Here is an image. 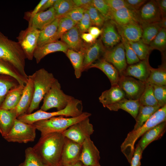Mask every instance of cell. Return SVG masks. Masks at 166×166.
Wrapping results in <instances>:
<instances>
[{
  "mask_svg": "<svg viewBox=\"0 0 166 166\" xmlns=\"http://www.w3.org/2000/svg\"><path fill=\"white\" fill-rule=\"evenodd\" d=\"M64 139L62 133H49L41 136L33 148L47 166H59Z\"/></svg>",
  "mask_w": 166,
  "mask_h": 166,
  "instance_id": "6da1fadb",
  "label": "cell"
},
{
  "mask_svg": "<svg viewBox=\"0 0 166 166\" xmlns=\"http://www.w3.org/2000/svg\"><path fill=\"white\" fill-rule=\"evenodd\" d=\"M166 121V105L152 115L140 127L129 132L121 146V151L130 163L135 150V144L140 136L158 124Z\"/></svg>",
  "mask_w": 166,
  "mask_h": 166,
  "instance_id": "7a4b0ae2",
  "label": "cell"
},
{
  "mask_svg": "<svg viewBox=\"0 0 166 166\" xmlns=\"http://www.w3.org/2000/svg\"><path fill=\"white\" fill-rule=\"evenodd\" d=\"M0 58L13 65L23 76L25 71V54L18 42L9 39L0 31Z\"/></svg>",
  "mask_w": 166,
  "mask_h": 166,
  "instance_id": "3957f363",
  "label": "cell"
},
{
  "mask_svg": "<svg viewBox=\"0 0 166 166\" xmlns=\"http://www.w3.org/2000/svg\"><path fill=\"white\" fill-rule=\"evenodd\" d=\"M90 113L83 112L80 115L74 117H55L42 120L33 124L37 130L41 133V136L53 132L62 133L69 127L91 116Z\"/></svg>",
  "mask_w": 166,
  "mask_h": 166,
  "instance_id": "277c9868",
  "label": "cell"
},
{
  "mask_svg": "<svg viewBox=\"0 0 166 166\" xmlns=\"http://www.w3.org/2000/svg\"><path fill=\"white\" fill-rule=\"evenodd\" d=\"M34 93L32 101L27 111L30 114L37 109L45 95L56 79L53 74L44 68L36 71L32 75Z\"/></svg>",
  "mask_w": 166,
  "mask_h": 166,
  "instance_id": "5b68a950",
  "label": "cell"
},
{
  "mask_svg": "<svg viewBox=\"0 0 166 166\" xmlns=\"http://www.w3.org/2000/svg\"><path fill=\"white\" fill-rule=\"evenodd\" d=\"M73 97L64 93L60 84L56 79L45 95L41 109L44 111L53 108H56L57 111L62 110L66 107Z\"/></svg>",
  "mask_w": 166,
  "mask_h": 166,
  "instance_id": "8992f818",
  "label": "cell"
},
{
  "mask_svg": "<svg viewBox=\"0 0 166 166\" xmlns=\"http://www.w3.org/2000/svg\"><path fill=\"white\" fill-rule=\"evenodd\" d=\"M36 130L33 124L25 123L17 118L10 131L3 137L9 142L26 143L34 141Z\"/></svg>",
  "mask_w": 166,
  "mask_h": 166,
  "instance_id": "52a82bcc",
  "label": "cell"
},
{
  "mask_svg": "<svg viewBox=\"0 0 166 166\" xmlns=\"http://www.w3.org/2000/svg\"><path fill=\"white\" fill-rule=\"evenodd\" d=\"M40 30L32 27H28L22 30L17 39L26 56V58L32 60L34 51L38 46Z\"/></svg>",
  "mask_w": 166,
  "mask_h": 166,
  "instance_id": "ba28073f",
  "label": "cell"
},
{
  "mask_svg": "<svg viewBox=\"0 0 166 166\" xmlns=\"http://www.w3.org/2000/svg\"><path fill=\"white\" fill-rule=\"evenodd\" d=\"M94 131L93 125L87 117L72 125L62 133L65 137L82 144Z\"/></svg>",
  "mask_w": 166,
  "mask_h": 166,
  "instance_id": "9c48e42d",
  "label": "cell"
},
{
  "mask_svg": "<svg viewBox=\"0 0 166 166\" xmlns=\"http://www.w3.org/2000/svg\"><path fill=\"white\" fill-rule=\"evenodd\" d=\"M136 13L139 23L142 27L149 24L160 22L163 18L156 0L147 2Z\"/></svg>",
  "mask_w": 166,
  "mask_h": 166,
  "instance_id": "30bf717a",
  "label": "cell"
},
{
  "mask_svg": "<svg viewBox=\"0 0 166 166\" xmlns=\"http://www.w3.org/2000/svg\"><path fill=\"white\" fill-rule=\"evenodd\" d=\"M145 83L133 77L122 75L118 84L124 92L126 98L139 100L144 89Z\"/></svg>",
  "mask_w": 166,
  "mask_h": 166,
  "instance_id": "8fae6325",
  "label": "cell"
},
{
  "mask_svg": "<svg viewBox=\"0 0 166 166\" xmlns=\"http://www.w3.org/2000/svg\"><path fill=\"white\" fill-rule=\"evenodd\" d=\"M102 55V58L113 65L118 70L120 76L122 75L127 67L124 48L122 43L105 50Z\"/></svg>",
  "mask_w": 166,
  "mask_h": 166,
  "instance_id": "7c38bea8",
  "label": "cell"
},
{
  "mask_svg": "<svg viewBox=\"0 0 166 166\" xmlns=\"http://www.w3.org/2000/svg\"><path fill=\"white\" fill-rule=\"evenodd\" d=\"M82 144L65 137L59 166L69 164L79 161Z\"/></svg>",
  "mask_w": 166,
  "mask_h": 166,
  "instance_id": "4fadbf2b",
  "label": "cell"
},
{
  "mask_svg": "<svg viewBox=\"0 0 166 166\" xmlns=\"http://www.w3.org/2000/svg\"><path fill=\"white\" fill-rule=\"evenodd\" d=\"M100 152L90 137L86 138L82 144L79 161L83 165L96 166L100 164Z\"/></svg>",
  "mask_w": 166,
  "mask_h": 166,
  "instance_id": "5bb4252c",
  "label": "cell"
},
{
  "mask_svg": "<svg viewBox=\"0 0 166 166\" xmlns=\"http://www.w3.org/2000/svg\"><path fill=\"white\" fill-rule=\"evenodd\" d=\"M148 58L127 66L122 75L132 77L146 82L149 76L150 70Z\"/></svg>",
  "mask_w": 166,
  "mask_h": 166,
  "instance_id": "9a60e30c",
  "label": "cell"
},
{
  "mask_svg": "<svg viewBox=\"0 0 166 166\" xmlns=\"http://www.w3.org/2000/svg\"><path fill=\"white\" fill-rule=\"evenodd\" d=\"M101 30V41L105 47L109 49L120 42L121 37L113 21L111 20L104 23Z\"/></svg>",
  "mask_w": 166,
  "mask_h": 166,
  "instance_id": "2e32d148",
  "label": "cell"
},
{
  "mask_svg": "<svg viewBox=\"0 0 166 166\" xmlns=\"http://www.w3.org/2000/svg\"><path fill=\"white\" fill-rule=\"evenodd\" d=\"M34 93L33 79L32 75H31L28 76V81L25 85L20 101L15 108L17 117L27 113L32 101Z\"/></svg>",
  "mask_w": 166,
  "mask_h": 166,
  "instance_id": "e0dca14e",
  "label": "cell"
},
{
  "mask_svg": "<svg viewBox=\"0 0 166 166\" xmlns=\"http://www.w3.org/2000/svg\"><path fill=\"white\" fill-rule=\"evenodd\" d=\"M117 30L121 38L128 41L135 42L141 39L143 30L140 24L133 23L120 25L114 22Z\"/></svg>",
  "mask_w": 166,
  "mask_h": 166,
  "instance_id": "ac0fdd59",
  "label": "cell"
},
{
  "mask_svg": "<svg viewBox=\"0 0 166 166\" xmlns=\"http://www.w3.org/2000/svg\"><path fill=\"white\" fill-rule=\"evenodd\" d=\"M68 48L67 45L61 41H57L37 46L34 54V57L37 63L47 55L56 52H62L66 53Z\"/></svg>",
  "mask_w": 166,
  "mask_h": 166,
  "instance_id": "d6986e66",
  "label": "cell"
},
{
  "mask_svg": "<svg viewBox=\"0 0 166 166\" xmlns=\"http://www.w3.org/2000/svg\"><path fill=\"white\" fill-rule=\"evenodd\" d=\"M166 131V122H162L151 128L142 136L137 144L143 151L152 141L160 139Z\"/></svg>",
  "mask_w": 166,
  "mask_h": 166,
  "instance_id": "ffe728a7",
  "label": "cell"
},
{
  "mask_svg": "<svg viewBox=\"0 0 166 166\" xmlns=\"http://www.w3.org/2000/svg\"><path fill=\"white\" fill-rule=\"evenodd\" d=\"M101 40L95 41L85 49L83 64V71L89 69L90 65L99 59L105 50Z\"/></svg>",
  "mask_w": 166,
  "mask_h": 166,
  "instance_id": "44dd1931",
  "label": "cell"
},
{
  "mask_svg": "<svg viewBox=\"0 0 166 166\" xmlns=\"http://www.w3.org/2000/svg\"><path fill=\"white\" fill-rule=\"evenodd\" d=\"M136 11L130 10L126 7L117 10H111V20L120 25L133 23L139 24Z\"/></svg>",
  "mask_w": 166,
  "mask_h": 166,
  "instance_id": "7402d4cb",
  "label": "cell"
},
{
  "mask_svg": "<svg viewBox=\"0 0 166 166\" xmlns=\"http://www.w3.org/2000/svg\"><path fill=\"white\" fill-rule=\"evenodd\" d=\"M95 68L102 71L108 77L111 86L118 84L120 77L117 69L112 64L104 59L99 58L92 63L89 68Z\"/></svg>",
  "mask_w": 166,
  "mask_h": 166,
  "instance_id": "603a6c76",
  "label": "cell"
},
{
  "mask_svg": "<svg viewBox=\"0 0 166 166\" xmlns=\"http://www.w3.org/2000/svg\"><path fill=\"white\" fill-rule=\"evenodd\" d=\"M125 98V93L118 84L103 92L99 98L100 102L104 107L113 104Z\"/></svg>",
  "mask_w": 166,
  "mask_h": 166,
  "instance_id": "cb8c5ba5",
  "label": "cell"
},
{
  "mask_svg": "<svg viewBox=\"0 0 166 166\" xmlns=\"http://www.w3.org/2000/svg\"><path fill=\"white\" fill-rule=\"evenodd\" d=\"M61 38L69 49L78 52L84 48L81 33L77 25L64 34Z\"/></svg>",
  "mask_w": 166,
  "mask_h": 166,
  "instance_id": "d4e9b609",
  "label": "cell"
},
{
  "mask_svg": "<svg viewBox=\"0 0 166 166\" xmlns=\"http://www.w3.org/2000/svg\"><path fill=\"white\" fill-rule=\"evenodd\" d=\"M56 18L55 10L53 6L46 11L40 12L36 14L28 27H32L41 30Z\"/></svg>",
  "mask_w": 166,
  "mask_h": 166,
  "instance_id": "484cf974",
  "label": "cell"
},
{
  "mask_svg": "<svg viewBox=\"0 0 166 166\" xmlns=\"http://www.w3.org/2000/svg\"><path fill=\"white\" fill-rule=\"evenodd\" d=\"M17 118L15 108L7 110L0 108V133L3 137L10 131Z\"/></svg>",
  "mask_w": 166,
  "mask_h": 166,
  "instance_id": "4316f807",
  "label": "cell"
},
{
  "mask_svg": "<svg viewBox=\"0 0 166 166\" xmlns=\"http://www.w3.org/2000/svg\"><path fill=\"white\" fill-rule=\"evenodd\" d=\"M140 105L139 100H131L125 98L106 108L110 111H117L119 109H123L135 119L138 113Z\"/></svg>",
  "mask_w": 166,
  "mask_h": 166,
  "instance_id": "83f0119b",
  "label": "cell"
},
{
  "mask_svg": "<svg viewBox=\"0 0 166 166\" xmlns=\"http://www.w3.org/2000/svg\"><path fill=\"white\" fill-rule=\"evenodd\" d=\"M25 85H19L11 89L6 95L0 108L7 110L15 108L20 101Z\"/></svg>",
  "mask_w": 166,
  "mask_h": 166,
  "instance_id": "f1b7e54d",
  "label": "cell"
},
{
  "mask_svg": "<svg viewBox=\"0 0 166 166\" xmlns=\"http://www.w3.org/2000/svg\"><path fill=\"white\" fill-rule=\"evenodd\" d=\"M86 49L84 48L78 52L68 49L65 54L73 65L75 76L77 79L80 77L83 72V64Z\"/></svg>",
  "mask_w": 166,
  "mask_h": 166,
  "instance_id": "f546056e",
  "label": "cell"
},
{
  "mask_svg": "<svg viewBox=\"0 0 166 166\" xmlns=\"http://www.w3.org/2000/svg\"><path fill=\"white\" fill-rule=\"evenodd\" d=\"M163 64L157 68L150 66V73L146 82L152 85H166V68L165 56Z\"/></svg>",
  "mask_w": 166,
  "mask_h": 166,
  "instance_id": "4dcf8cb0",
  "label": "cell"
},
{
  "mask_svg": "<svg viewBox=\"0 0 166 166\" xmlns=\"http://www.w3.org/2000/svg\"><path fill=\"white\" fill-rule=\"evenodd\" d=\"M0 75L10 76L15 78L20 85H25L28 78L21 74L11 64L0 58Z\"/></svg>",
  "mask_w": 166,
  "mask_h": 166,
  "instance_id": "1f68e13d",
  "label": "cell"
},
{
  "mask_svg": "<svg viewBox=\"0 0 166 166\" xmlns=\"http://www.w3.org/2000/svg\"><path fill=\"white\" fill-rule=\"evenodd\" d=\"M60 18H56L52 22L40 30L37 46L48 43L54 36L57 29Z\"/></svg>",
  "mask_w": 166,
  "mask_h": 166,
  "instance_id": "d6a6232c",
  "label": "cell"
},
{
  "mask_svg": "<svg viewBox=\"0 0 166 166\" xmlns=\"http://www.w3.org/2000/svg\"><path fill=\"white\" fill-rule=\"evenodd\" d=\"M160 108L159 105L147 106L140 105L135 119L136 123L133 130L141 126L154 113Z\"/></svg>",
  "mask_w": 166,
  "mask_h": 166,
  "instance_id": "836d02e7",
  "label": "cell"
},
{
  "mask_svg": "<svg viewBox=\"0 0 166 166\" xmlns=\"http://www.w3.org/2000/svg\"><path fill=\"white\" fill-rule=\"evenodd\" d=\"M19 85L14 78L9 76L0 75V107L8 92Z\"/></svg>",
  "mask_w": 166,
  "mask_h": 166,
  "instance_id": "e575fe53",
  "label": "cell"
},
{
  "mask_svg": "<svg viewBox=\"0 0 166 166\" xmlns=\"http://www.w3.org/2000/svg\"><path fill=\"white\" fill-rule=\"evenodd\" d=\"M142 27L143 31L141 39L148 45L162 28L160 22L147 24Z\"/></svg>",
  "mask_w": 166,
  "mask_h": 166,
  "instance_id": "d590c367",
  "label": "cell"
},
{
  "mask_svg": "<svg viewBox=\"0 0 166 166\" xmlns=\"http://www.w3.org/2000/svg\"><path fill=\"white\" fill-rule=\"evenodd\" d=\"M77 24L76 23L68 18L64 16L61 18L56 33L49 43L58 41L64 34Z\"/></svg>",
  "mask_w": 166,
  "mask_h": 166,
  "instance_id": "8d00e7d4",
  "label": "cell"
},
{
  "mask_svg": "<svg viewBox=\"0 0 166 166\" xmlns=\"http://www.w3.org/2000/svg\"><path fill=\"white\" fill-rule=\"evenodd\" d=\"M139 100L140 105H158L154 94L152 84L146 82L144 89Z\"/></svg>",
  "mask_w": 166,
  "mask_h": 166,
  "instance_id": "74e56055",
  "label": "cell"
},
{
  "mask_svg": "<svg viewBox=\"0 0 166 166\" xmlns=\"http://www.w3.org/2000/svg\"><path fill=\"white\" fill-rule=\"evenodd\" d=\"M25 160L18 166H47L42 161L33 147L27 148L25 151Z\"/></svg>",
  "mask_w": 166,
  "mask_h": 166,
  "instance_id": "f35d334b",
  "label": "cell"
},
{
  "mask_svg": "<svg viewBox=\"0 0 166 166\" xmlns=\"http://www.w3.org/2000/svg\"><path fill=\"white\" fill-rule=\"evenodd\" d=\"M53 7L55 10L56 18L63 17L75 7L72 0H56Z\"/></svg>",
  "mask_w": 166,
  "mask_h": 166,
  "instance_id": "ab89813d",
  "label": "cell"
},
{
  "mask_svg": "<svg viewBox=\"0 0 166 166\" xmlns=\"http://www.w3.org/2000/svg\"><path fill=\"white\" fill-rule=\"evenodd\" d=\"M148 45L151 51L156 49L163 53L166 48V29L162 28Z\"/></svg>",
  "mask_w": 166,
  "mask_h": 166,
  "instance_id": "60d3db41",
  "label": "cell"
},
{
  "mask_svg": "<svg viewBox=\"0 0 166 166\" xmlns=\"http://www.w3.org/2000/svg\"><path fill=\"white\" fill-rule=\"evenodd\" d=\"M128 42L140 60L148 58L151 51L148 45L144 43L141 39L135 42Z\"/></svg>",
  "mask_w": 166,
  "mask_h": 166,
  "instance_id": "b9f144b4",
  "label": "cell"
},
{
  "mask_svg": "<svg viewBox=\"0 0 166 166\" xmlns=\"http://www.w3.org/2000/svg\"><path fill=\"white\" fill-rule=\"evenodd\" d=\"M84 9L89 15L92 25L99 27H101L103 25L105 21L92 4L86 6Z\"/></svg>",
  "mask_w": 166,
  "mask_h": 166,
  "instance_id": "7bdbcfd3",
  "label": "cell"
},
{
  "mask_svg": "<svg viewBox=\"0 0 166 166\" xmlns=\"http://www.w3.org/2000/svg\"><path fill=\"white\" fill-rule=\"evenodd\" d=\"M92 5L99 12L105 21L111 19V9L105 0H92Z\"/></svg>",
  "mask_w": 166,
  "mask_h": 166,
  "instance_id": "ee69618b",
  "label": "cell"
},
{
  "mask_svg": "<svg viewBox=\"0 0 166 166\" xmlns=\"http://www.w3.org/2000/svg\"><path fill=\"white\" fill-rule=\"evenodd\" d=\"M121 41L124 46L127 63L131 65L139 62L140 60L128 42L123 38H121Z\"/></svg>",
  "mask_w": 166,
  "mask_h": 166,
  "instance_id": "f6af8a7d",
  "label": "cell"
},
{
  "mask_svg": "<svg viewBox=\"0 0 166 166\" xmlns=\"http://www.w3.org/2000/svg\"><path fill=\"white\" fill-rule=\"evenodd\" d=\"M153 93L160 108L166 105V86L152 85Z\"/></svg>",
  "mask_w": 166,
  "mask_h": 166,
  "instance_id": "bcb514c9",
  "label": "cell"
},
{
  "mask_svg": "<svg viewBox=\"0 0 166 166\" xmlns=\"http://www.w3.org/2000/svg\"><path fill=\"white\" fill-rule=\"evenodd\" d=\"M85 10L82 7H74L64 16L69 18L77 24L82 18Z\"/></svg>",
  "mask_w": 166,
  "mask_h": 166,
  "instance_id": "7dc6e473",
  "label": "cell"
},
{
  "mask_svg": "<svg viewBox=\"0 0 166 166\" xmlns=\"http://www.w3.org/2000/svg\"><path fill=\"white\" fill-rule=\"evenodd\" d=\"M92 25L89 15L85 10L81 19L77 24L80 33L82 34L88 31Z\"/></svg>",
  "mask_w": 166,
  "mask_h": 166,
  "instance_id": "c3c4849f",
  "label": "cell"
},
{
  "mask_svg": "<svg viewBox=\"0 0 166 166\" xmlns=\"http://www.w3.org/2000/svg\"><path fill=\"white\" fill-rule=\"evenodd\" d=\"M143 152L141 148L137 144L130 163L131 166H140Z\"/></svg>",
  "mask_w": 166,
  "mask_h": 166,
  "instance_id": "681fc988",
  "label": "cell"
},
{
  "mask_svg": "<svg viewBox=\"0 0 166 166\" xmlns=\"http://www.w3.org/2000/svg\"><path fill=\"white\" fill-rule=\"evenodd\" d=\"M126 7L132 10L138 11L146 2L145 0H125Z\"/></svg>",
  "mask_w": 166,
  "mask_h": 166,
  "instance_id": "f907efd6",
  "label": "cell"
},
{
  "mask_svg": "<svg viewBox=\"0 0 166 166\" xmlns=\"http://www.w3.org/2000/svg\"><path fill=\"white\" fill-rule=\"evenodd\" d=\"M105 1L112 10H118L126 7L125 0H105Z\"/></svg>",
  "mask_w": 166,
  "mask_h": 166,
  "instance_id": "816d5d0a",
  "label": "cell"
},
{
  "mask_svg": "<svg viewBox=\"0 0 166 166\" xmlns=\"http://www.w3.org/2000/svg\"><path fill=\"white\" fill-rule=\"evenodd\" d=\"M47 0H41L36 6L34 10L31 12H29L27 14L28 15L29 25L35 15L38 13L42 6L45 3Z\"/></svg>",
  "mask_w": 166,
  "mask_h": 166,
  "instance_id": "f5cc1de1",
  "label": "cell"
},
{
  "mask_svg": "<svg viewBox=\"0 0 166 166\" xmlns=\"http://www.w3.org/2000/svg\"><path fill=\"white\" fill-rule=\"evenodd\" d=\"M75 7H82L84 9L86 6L92 4V0H73Z\"/></svg>",
  "mask_w": 166,
  "mask_h": 166,
  "instance_id": "db71d44e",
  "label": "cell"
},
{
  "mask_svg": "<svg viewBox=\"0 0 166 166\" xmlns=\"http://www.w3.org/2000/svg\"><path fill=\"white\" fill-rule=\"evenodd\" d=\"M88 31L96 40L102 33V30L97 26H91Z\"/></svg>",
  "mask_w": 166,
  "mask_h": 166,
  "instance_id": "11a10c76",
  "label": "cell"
},
{
  "mask_svg": "<svg viewBox=\"0 0 166 166\" xmlns=\"http://www.w3.org/2000/svg\"><path fill=\"white\" fill-rule=\"evenodd\" d=\"M81 39L87 43H93L96 41L94 37L89 33H83L81 34Z\"/></svg>",
  "mask_w": 166,
  "mask_h": 166,
  "instance_id": "9f6ffc18",
  "label": "cell"
},
{
  "mask_svg": "<svg viewBox=\"0 0 166 166\" xmlns=\"http://www.w3.org/2000/svg\"><path fill=\"white\" fill-rule=\"evenodd\" d=\"M162 14L163 17H166V0H156Z\"/></svg>",
  "mask_w": 166,
  "mask_h": 166,
  "instance_id": "6f0895ef",
  "label": "cell"
},
{
  "mask_svg": "<svg viewBox=\"0 0 166 166\" xmlns=\"http://www.w3.org/2000/svg\"><path fill=\"white\" fill-rule=\"evenodd\" d=\"M56 1V0H47L41 8L39 12L45 11L47 9L53 7Z\"/></svg>",
  "mask_w": 166,
  "mask_h": 166,
  "instance_id": "680465c9",
  "label": "cell"
},
{
  "mask_svg": "<svg viewBox=\"0 0 166 166\" xmlns=\"http://www.w3.org/2000/svg\"><path fill=\"white\" fill-rule=\"evenodd\" d=\"M59 166H83V165L81 162L78 161L69 164Z\"/></svg>",
  "mask_w": 166,
  "mask_h": 166,
  "instance_id": "91938a15",
  "label": "cell"
},
{
  "mask_svg": "<svg viewBox=\"0 0 166 166\" xmlns=\"http://www.w3.org/2000/svg\"><path fill=\"white\" fill-rule=\"evenodd\" d=\"M162 28L166 29V17L163 18L160 22Z\"/></svg>",
  "mask_w": 166,
  "mask_h": 166,
  "instance_id": "94428289",
  "label": "cell"
},
{
  "mask_svg": "<svg viewBox=\"0 0 166 166\" xmlns=\"http://www.w3.org/2000/svg\"><path fill=\"white\" fill-rule=\"evenodd\" d=\"M83 166H85V165H83ZM101 166L100 164H99V165H97V166Z\"/></svg>",
  "mask_w": 166,
  "mask_h": 166,
  "instance_id": "6125c7cd",
  "label": "cell"
}]
</instances>
